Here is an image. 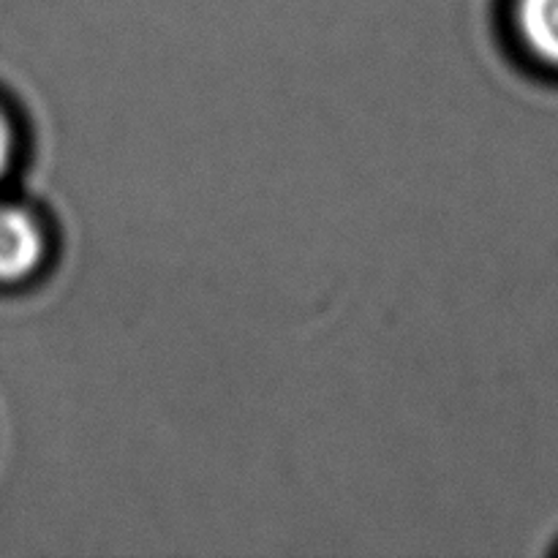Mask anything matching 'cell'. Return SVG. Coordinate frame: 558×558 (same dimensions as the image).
Here are the masks:
<instances>
[{
  "instance_id": "6da1fadb",
  "label": "cell",
  "mask_w": 558,
  "mask_h": 558,
  "mask_svg": "<svg viewBox=\"0 0 558 558\" xmlns=\"http://www.w3.org/2000/svg\"><path fill=\"white\" fill-rule=\"evenodd\" d=\"M47 262V229L27 207L0 202V283H20Z\"/></svg>"
},
{
  "instance_id": "7a4b0ae2",
  "label": "cell",
  "mask_w": 558,
  "mask_h": 558,
  "mask_svg": "<svg viewBox=\"0 0 558 558\" xmlns=\"http://www.w3.org/2000/svg\"><path fill=\"white\" fill-rule=\"evenodd\" d=\"M510 25L523 58L558 76V0H512Z\"/></svg>"
},
{
  "instance_id": "3957f363",
  "label": "cell",
  "mask_w": 558,
  "mask_h": 558,
  "mask_svg": "<svg viewBox=\"0 0 558 558\" xmlns=\"http://www.w3.org/2000/svg\"><path fill=\"white\" fill-rule=\"evenodd\" d=\"M11 158H14V129H11V123L5 120V114L0 112V180L9 172Z\"/></svg>"
},
{
  "instance_id": "277c9868",
  "label": "cell",
  "mask_w": 558,
  "mask_h": 558,
  "mask_svg": "<svg viewBox=\"0 0 558 558\" xmlns=\"http://www.w3.org/2000/svg\"><path fill=\"white\" fill-rule=\"evenodd\" d=\"M368 47H371L368 71H371V74H374V47H376V33H368ZM368 104H371V76H368V98H365V123H363V134H365V125H368Z\"/></svg>"
}]
</instances>
